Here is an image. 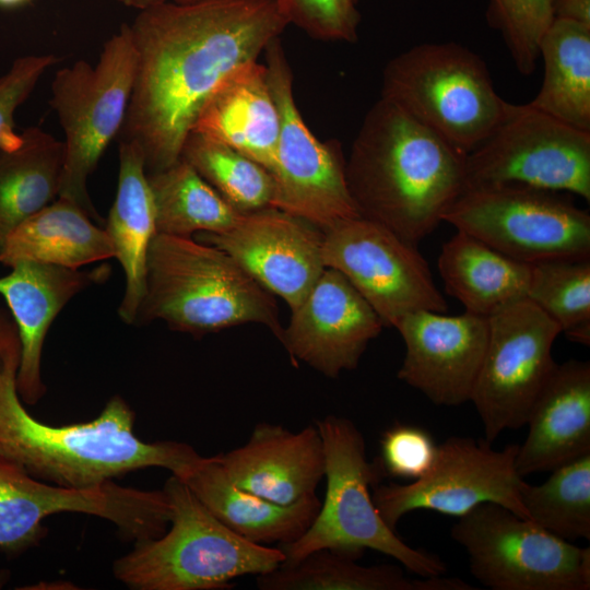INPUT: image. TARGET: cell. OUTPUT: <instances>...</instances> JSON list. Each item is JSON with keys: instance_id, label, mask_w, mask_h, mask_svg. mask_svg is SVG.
<instances>
[{"instance_id": "9", "label": "cell", "mask_w": 590, "mask_h": 590, "mask_svg": "<svg viewBox=\"0 0 590 590\" xmlns=\"http://www.w3.org/2000/svg\"><path fill=\"white\" fill-rule=\"evenodd\" d=\"M450 535L470 573L492 590H589L590 548L542 529L510 509L483 503L458 517Z\"/></svg>"}, {"instance_id": "20", "label": "cell", "mask_w": 590, "mask_h": 590, "mask_svg": "<svg viewBox=\"0 0 590 590\" xmlns=\"http://www.w3.org/2000/svg\"><path fill=\"white\" fill-rule=\"evenodd\" d=\"M106 264L93 270L39 262H20L0 276V295L15 321L21 341L17 390L24 403L35 404L46 392L42 355L46 334L61 309L80 292L105 282Z\"/></svg>"}, {"instance_id": "1", "label": "cell", "mask_w": 590, "mask_h": 590, "mask_svg": "<svg viewBox=\"0 0 590 590\" xmlns=\"http://www.w3.org/2000/svg\"><path fill=\"white\" fill-rule=\"evenodd\" d=\"M287 25L276 0L166 1L139 10L129 24L137 69L119 142L139 148L146 174L176 163L208 98Z\"/></svg>"}, {"instance_id": "23", "label": "cell", "mask_w": 590, "mask_h": 590, "mask_svg": "<svg viewBox=\"0 0 590 590\" xmlns=\"http://www.w3.org/2000/svg\"><path fill=\"white\" fill-rule=\"evenodd\" d=\"M191 131L232 146L272 174L280 116L264 64L249 62L228 75L202 106Z\"/></svg>"}, {"instance_id": "6", "label": "cell", "mask_w": 590, "mask_h": 590, "mask_svg": "<svg viewBox=\"0 0 590 590\" xmlns=\"http://www.w3.org/2000/svg\"><path fill=\"white\" fill-rule=\"evenodd\" d=\"M315 425L323 442L326 495L305 533L279 546L283 562H297L320 548L354 559L373 550L420 577L444 575L447 568L438 556L408 545L378 514L370 489L385 474L378 460L367 459L365 439L356 425L337 415L317 420Z\"/></svg>"}, {"instance_id": "27", "label": "cell", "mask_w": 590, "mask_h": 590, "mask_svg": "<svg viewBox=\"0 0 590 590\" xmlns=\"http://www.w3.org/2000/svg\"><path fill=\"white\" fill-rule=\"evenodd\" d=\"M438 271L446 292L471 314L488 318L527 298L530 264L461 231L444 243Z\"/></svg>"}, {"instance_id": "28", "label": "cell", "mask_w": 590, "mask_h": 590, "mask_svg": "<svg viewBox=\"0 0 590 590\" xmlns=\"http://www.w3.org/2000/svg\"><path fill=\"white\" fill-rule=\"evenodd\" d=\"M342 553L320 548L294 563L282 562L257 576L260 590H474L457 577L409 578L392 564L359 565Z\"/></svg>"}, {"instance_id": "18", "label": "cell", "mask_w": 590, "mask_h": 590, "mask_svg": "<svg viewBox=\"0 0 590 590\" xmlns=\"http://www.w3.org/2000/svg\"><path fill=\"white\" fill-rule=\"evenodd\" d=\"M384 326L342 273L324 268L308 295L292 310L281 342L295 363L305 362L335 378L358 366L368 343Z\"/></svg>"}, {"instance_id": "31", "label": "cell", "mask_w": 590, "mask_h": 590, "mask_svg": "<svg viewBox=\"0 0 590 590\" xmlns=\"http://www.w3.org/2000/svg\"><path fill=\"white\" fill-rule=\"evenodd\" d=\"M146 175L157 234L191 237L201 232L223 233L241 215L182 158Z\"/></svg>"}, {"instance_id": "24", "label": "cell", "mask_w": 590, "mask_h": 590, "mask_svg": "<svg viewBox=\"0 0 590 590\" xmlns=\"http://www.w3.org/2000/svg\"><path fill=\"white\" fill-rule=\"evenodd\" d=\"M224 526L243 539L270 546L296 541L317 516V495L281 505L235 485L216 455L202 457L179 477Z\"/></svg>"}, {"instance_id": "17", "label": "cell", "mask_w": 590, "mask_h": 590, "mask_svg": "<svg viewBox=\"0 0 590 590\" xmlns=\"http://www.w3.org/2000/svg\"><path fill=\"white\" fill-rule=\"evenodd\" d=\"M394 328L405 344L400 380L436 405L470 401L487 344L486 317L418 310L403 316Z\"/></svg>"}, {"instance_id": "42", "label": "cell", "mask_w": 590, "mask_h": 590, "mask_svg": "<svg viewBox=\"0 0 590 590\" xmlns=\"http://www.w3.org/2000/svg\"><path fill=\"white\" fill-rule=\"evenodd\" d=\"M358 2V0H356Z\"/></svg>"}, {"instance_id": "2", "label": "cell", "mask_w": 590, "mask_h": 590, "mask_svg": "<svg viewBox=\"0 0 590 590\" xmlns=\"http://www.w3.org/2000/svg\"><path fill=\"white\" fill-rule=\"evenodd\" d=\"M21 341L0 303V459L57 485L93 487L145 468H164L180 477L200 455L178 441H142L134 414L119 396L93 421L54 426L34 417L17 390Z\"/></svg>"}, {"instance_id": "26", "label": "cell", "mask_w": 590, "mask_h": 590, "mask_svg": "<svg viewBox=\"0 0 590 590\" xmlns=\"http://www.w3.org/2000/svg\"><path fill=\"white\" fill-rule=\"evenodd\" d=\"M114 258L105 231L76 203L58 197L14 228L0 248V262H39L70 269Z\"/></svg>"}, {"instance_id": "36", "label": "cell", "mask_w": 590, "mask_h": 590, "mask_svg": "<svg viewBox=\"0 0 590 590\" xmlns=\"http://www.w3.org/2000/svg\"><path fill=\"white\" fill-rule=\"evenodd\" d=\"M288 24L320 40H357L361 15L356 0H276Z\"/></svg>"}, {"instance_id": "14", "label": "cell", "mask_w": 590, "mask_h": 590, "mask_svg": "<svg viewBox=\"0 0 590 590\" xmlns=\"http://www.w3.org/2000/svg\"><path fill=\"white\" fill-rule=\"evenodd\" d=\"M517 451V444L496 450L485 439L449 437L438 445L434 463L422 477L408 484L375 485L374 504L393 530L414 510L460 517L483 503L502 505L527 518L521 503L526 481L516 469Z\"/></svg>"}, {"instance_id": "8", "label": "cell", "mask_w": 590, "mask_h": 590, "mask_svg": "<svg viewBox=\"0 0 590 590\" xmlns=\"http://www.w3.org/2000/svg\"><path fill=\"white\" fill-rule=\"evenodd\" d=\"M137 54L129 24L108 38L95 64L78 60L59 69L51 82L50 106L64 134L59 196L80 205L98 224L87 191L110 142L123 125L135 78Z\"/></svg>"}, {"instance_id": "15", "label": "cell", "mask_w": 590, "mask_h": 590, "mask_svg": "<svg viewBox=\"0 0 590 590\" xmlns=\"http://www.w3.org/2000/svg\"><path fill=\"white\" fill-rule=\"evenodd\" d=\"M326 268L342 273L385 326L418 310L446 312L448 305L416 248L388 227L358 216L323 233Z\"/></svg>"}, {"instance_id": "32", "label": "cell", "mask_w": 590, "mask_h": 590, "mask_svg": "<svg viewBox=\"0 0 590 590\" xmlns=\"http://www.w3.org/2000/svg\"><path fill=\"white\" fill-rule=\"evenodd\" d=\"M180 158L188 162L239 213L271 206L272 174L232 146L191 131Z\"/></svg>"}, {"instance_id": "35", "label": "cell", "mask_w": 590, "mask_h": 590, "mask_svg": "<svg viewBox=\"0 0 590 590\" xmlns=\"http://www.w3.org/2000/svg\"><path fill=\"white\" fill-rule=\"evenodd\" d=\"M487 19L502 33L517 70L530 75L540 40L555 19L554 0H489Z\"/></svg>"}, {"instance_id": "39", "label": "cell", "mask_w": 590, "mask_h": 590, "mask_svg": "<svg viewBox=\"0 0 590 590\" xmlns=\"http://www.w3.org/2000/svg\"><path fill=\"white\" fill-rule=\"evenodd\" d=\"M554 17L590 25V0H554Z\"/></svg>"}, {"instance_id": "25", "label": "cell", "mask_w": 590, "mask_h": 590, "mask_svg": "<svg viewBox=\"0 0 590 590\" xmlns=\"http://www.w3.org/2000/svg\"><path fill=\"white\" fill-rule=\"evenodd\" d=\"M104 228L111 241L114 258L125 273V293L118 315L123 322L133 324L145 292L148 251L157 232L143 156L139 148L129 142H119L117 191Z\"/></svg>"}, {"instance_id": "13", "label": "cell", "mask_w": 590, "mask_h": 590, "mask_svg": "<svg viewBox=\"0 0 590 590\" xmlns=\"http://www.w3.org/2000/svg\"><path fill=\"white\" fill-rule=\"evenodd\" d=\"M488 338L470 401L495 441L526 425L531 406L556 363L552 356L559 326L528 298L488 318Z\"/></svg>"}, {"instance_id": "21", "label": "cell", "mask_w": 590, "mask_h": 590, "mask_svg": "<svg viewBox=\"0 0 590 590\" xmlns=\"http://www.w3.org/2000/svg\"><path fill=\"white\" fill-rule=\"evenodd\" d=\"M216 457L235 485L281 505L316 495L324 477L323 442L316 425L293 433L259 423L243 446Z\"/></svg>"}, {"instance_id": "11", "label": "cell", "mask_w": 590, "mask_h": 590, "mask_svg": "<svg viewBox=\"0 0 590 590\" xmlns=\"http://www.w3.org/2000/svg\"><path fill=\"white\" fill-rule=\"evenodd\" d=\"M523 185L590 201V131L506 102L488 137L467 155L464 191Z\"/></svg>"}, {"instance_id": "4", "label": "cell", "mask_w": 590, "mask_h": 590, "mask_svg": "<svg viewBox=\"0 0 590 590\" xmlns=\"http://www.w3.org/2000/svg\"><path fill=\"white\" fill-rule=\"evenodd\" d=\"M154 320L196 337L248 322L264 324L280 341L283 334L270 292L228 253L165 234L151 241L145 292L133 324Z\"/></svg>"}, {"instance_id": "19", "label": "cell", "mask_w": 590, "mask_h": 590, "mask_svg": "<svg viewBox=\"0 0 590 590\" xmlns=\"http://www.w3.org/2000/svg\"><path fill=\"white\" fill-rule=\"evenodd\" d=\"M61 512L103 518L120 532L131 531L142 514L138 488L114 481L75 488L38 480L0 459V548L14 553L36 543L43 535V521Z\"/></svg>"}, {"instance_id": "22", "label": "cell", "mask_w": 590, "mask_h": 590, "mask_svg": "<svg viewBox=\"0 0 590 590\" xmlns=\"http://www.w3.org/2000/svg\"><path fill=\"white\" fill-rule=\"evenodd\" d=\"M516 469L524 477L590 453V363L556 364L529 412Z\"/></svg>"}, {"instance_id": "12", "label": "cell", "mask_w": 590, "mask_h": 590, "mask_svg": "<svg viewBox=\"0 0 590 590\" xmlns=\"http://www.w3.org/2000/svg\"><path fill=\"white\" fill-rule=\"evenodd\" d=\"M267 79L280 116L271 206L322 233L361 216L350 193L338 143H322L305 123L293 95V72L280 37L264 49Z\"/></svg>"}, {"instance_id": "37", "label": "cell", "mask_w": 590, "mask_h": 590, "mask_svg": "<svg viewBox=\"0 0 590 590\" xmlns=\"http://www.w3.org/2000/svg\"><path fill=\"white\" fill-rule=\"evenodd\" d=\"M437 447L424 428L397 424L384 432L377 460L385 476L416 480L432 468Z\"/></svg>"}, {"instance_id": "7", "label": "cell", "mask_w": 590, "mask_h": 590, "mask_svg": "<svg viewBox=\"0 0 590 590\" xmlns=\"http://www.w3.org/2000/svg\"><path fill=\"white\" fill-rule=\"evenodd\" d=\"M381 98L469 154L492 132L505 104L483 59L453 43H426L385 67Z\"/></svg>"}, {"instance_id": "40", "label": "cell", "mask_w": 590, "mask_h": 590, "mask_svg": "<svg viewBox=\"0 0 590 590\" xmlns=\"http://www.w3.org/2000/svg\"><path fill=\"white\" fill-rule=\"evenodd\" d=\"M117 1H120L126 5L137 8L138 10H143V9H146V8H150V7L166 2V1H173L176 3H186V2H191L193 0H117Z\"/></svg>"}, {"instance_id": "3", "label": "cell", "mask_w": 590, "mask_h": 590, "mask_svg": "<svg viewBox=\"0 0 590 590\" xmlns=\"http://www.w3.org/2000/svg\"><path fill=\"white\" fill-rule=\"evenodd\" d=\"M467 155L380 97L353 141L346 182L361 216L417 244L464 191Z\"/></svg>"}, {"instance_id": "34", "label": "cell", "mask_w": 590, "mask_h": 590, "mask_svg": "<svg viewBox=\"0 0 590 590\" xmlns=\"http://www.w3.org/2000/svg\"><path fill=\"white\" fill-rule=\"evenodd\" d=\"M527 298L551 317L568 340L590 344V259L530 264Z\"/></svg>"}, {"instance_id": "41", "label": "cell", "mask_w": 590, "mask_h": 590, "mask_svg": "<svg viewBox=\"0 0 590 590\" xmlns=\"http://www.w3.org/2000/svg\"><path fill=\"white\" fill-rule=\"evenodd\" d=\"M31 0H0V7L2 8H15V7H20V5H23L27 2H30Z\"/></svg>"}, {"instance_id": "33", "label": "cell", "mask_w": 590, "mask_h": 590, "mask_svg": "<svg viewBox=\"0 0 590 590\" xmlns=\"http://www.w3.org/2000/svg\"><path fill=\"white\" fill-rule=\"evenodd\" d=\"M551 472L542 484H523L521 503L527 518L566 541H589L590 453Z\"/></svg>"}, {"instance_id": "30", "label": "cell", "mask_w": 590, "mask_h": 590, "mask_svg": "<svg viewBox=\"0 0 590 590\" xmlns=\"http://www.w3.org/2000/svg\"><path fill=\"white\" fill-rule=\"evenodd\" d=\"M21 142L0 150V248L10 233L59 196L63 141L28 127Z\"/></svg>"}, {"instance_id": "16", "label": "cell", "mask_w": 590, "mask_h": 590, "mask_svg": "<svg viewBox=\"0 0 590 590\" xmlns=\"http://www.w3.org/2000/svg\"><path fill=\"white\" fill-rule=\"evenodd\" d=\"M194 239L228 253L263 288L291 310L308 295L324 270L323 233L307 221L273 206L241 213L223 233H197Z\"/></svg>"}, {"instance_id": "38", "label": "cell", "mask_w": 590, "mask_h": 590, "mask_svg": "<svg viewBox=\"0 0 590 590\" xmlns=\"http://www.w3.org/2000/svg\"><path fill=\"white\" fill-rule=\"evenodd\" d=\"M59 62L52 54L16 58L0 76V150L19 145L22 135L14 128L16 109L30 97L44 73Z\"/></svg>"}, {"instance_id": "29", "label": "cell", "mask_w": 590, "mask_h": 590, "mask_svg": "<svg viewBox=\"0 0 590 590\" xmlns=\"http://www.w3.org/2000/svg\"><path fill=\"white\" fill-rule=\"evenodd\" d=\"M544 76L529 104L575 128L590 131V25L554 19L539 44Z\"/></svg>"}, {"instance_id": "5", "label": "cell", "mask_w": 590, "mask_h": 590, "mask_svg": "<svg viewBox=\"0 0 590 590\" xmlns=\"http://www.w3.org/2000/svg\"><path fill=\"white\" fill-rule=\"evenodd\" d=\"M170 528L137 542L114 564L115 577L135 590H225L244 576L266 574L284 560L279 547L234 533L173 475L163 487Z\"/></svg>"}, {"instance_id": "10", "label": "cell", "mask_w": 590, "mask_h": 590, "mask_svg": "<svg viewBox=\"0 0 590 590\" xmlns=\"http://www.w3.org/2000/svg\"><path fill=\"white\" fill-rule=\"evenodd\" d=\"M444 222L523 263L590 259V214L557 191L523 185L469 189Z\"/></svg>"}]
</instances>
